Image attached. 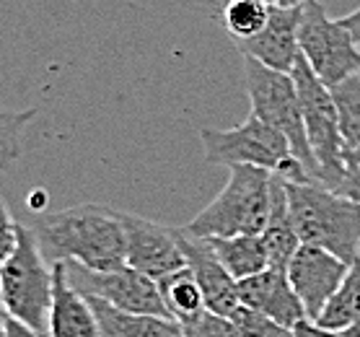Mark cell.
Returning a JSON list of instances; mask_svg holds the SVG:
<instances>
[{
  "mask_svg": "<svg viewBox=\"0 0 360 337\" xmlns=\"http://www.w3.org/2000/svg\"><path fill=\"white\" fill-rule=\"evenodd\" d=\"M41 252L55 262L107 272L127 262L122 213L107 205H73L41 215L34 229Z\"/></svg>",
  "mask_w": 360,
  "mask_h": 337,
  "instance_id": "6da1fadb",
  "label": "cell"
},
{
  "mask_svg": "<svg viewBox=\"0 0 360 337\" xmlns=\"http://www.w3.org/2000/svg\"><path fill=\"white\" fill-rule=\"evenodd\" d=\"M283 182L301 244L327 249L345 262L360 257V203L319 182Z\"/></svg>",
  "mask_w": 360,
  "mask_h": 337,
  "instance_id": "7a4b0ae2",
  "label": "cell"
},
{
  "mask_svg": "<svg viewBox=\"0 0 360 337\" xmlns=\"http://www.w3.org/2000/svg\"><path fill=\"white\" fill-rule=\"evenodd\" d=\"M229 182L200 213L187 223L197 239L262 234L270 218L275 174L257 166H229Z\"/></svg>",
  "mask_w": 360,
  "mask_h": 337,
  "instance_id": "3957f363",
  "label": "cell"
},
{
  "mask_svg": "<svg viewBox=\"0 0 360 337\" xmlns=\"http://www.w3.org/2000/svg\"><path fill=\"white\" fill-rule=\"evenodd\" d=\"M207 164L257 166L288 182H314L283 132L249 115L231 130H200Z\"/></svg>",
  "mask_w": 360,
  "mask_h": 337,
  "instance_id": "277c9868",
  "label": "cell"
},
{
  "mask_svg": "<svg viewBox=\"0 0 360 337\" xmlns=\"http://www.w3.org/2000/svg\"><path fill=\"white\" fill-rule=\"evenodd\" d=\"M0 293L13 319L47 332L52 304V267L44 260L34 229L18 223L16 247L0 265Z\"/></svg>",
  "mask_w": 360,
  "mask_h": 337,
  "instance_id": "5b68a950",
  "label": "cell"
},
{
  "mask_svg": "<svg viewBox=\"0 0 360 337\" xmlns=\"http://www.w3.org/2000/svg\"><path fill=\"white\" fill-rule=\"evenodd\" d=\"M290 75H293L298 99H301L303 130H306L314 161H316L319 184L340 192L345 179V143L340 135V120H337L332 91L316 78L303 55L298 58Z\"/></svg>",
  "mask_w": 360,
  "mask_h": 337,
  "instance_id": "8992f818",
  "label": "cell"
},
{
  "mask_svg": "<svg viewBox=\"0 0 360 337\" xmlns=\"http://www.w3.org/2000/svg\"><path fill=\"white\" fill-rule=\"evenodd\" d=\"M244 86L249 104H252V115L259 117L262 122H267L278 132H283L293 153L306 166L309 177L314 182H319L316 161H314L311 148H309L306 130H303L301 99H298L293 75L264 68L262 63L244 55Z\"/></svg>",
  "mask_w": 360,
  "mask_h": 337,
  "instance_id": "52a82bcc",
  "label": "cell"
},
{
  "mask_svg": "<svg viewBox=\"0 0 360 337\" xmlns=\"http://www.w3.org/2000/svg\"><path fill=\"white\" fill-rule=\"evenodd\" d=\"M301 55L327 89L360 73V47L340 18H329L321 0L303 6L298 29Z\"/></svg>",
  "mask_w": 360,
  "mask_h": 337,
  "instance_id": "ba28073f",
  "label": "cell"
},
{
  "mask_svg": "<svg viewBox=\"0 0 360 337\" xmlns=\"http://www.w3.org/2000/svg\"><path fill=\"white\" fill-rule=\"evenodd\" d=\"M73 283L86 296L101 298V301H107L109 306H115L120 312L172 317L164 296H161L158 280H153L146 272L135 270L127 262L122 267H115V270L107 272H94L81 267V272L75 275Z\"/></svg>",
  "mask_w": 360,
  "mask_h": 337,
  "instance_id": "9c48e42d",
  "label": "cell"
},
{
  "mask_svg": "<svg viewBox=\"0 0 360 337\" xmlns=\"http://www.w3.org/2000/svg\"><path fill=\"white\" fill-rule=\"evenodd\" d=\"M122 223L124 241H127V265H132L135 270L146 272L153 280H161L187 267L176 229L132 213H122Z\"/></svg>",
  "mask_w": 360,
  "mask_h": 337,
  "instance_id": "30bf717a",
  "label": "cell"
},
{
  "mask_svg": "<svg viewBox=\"0 0 360 337\" xmlns=\"http://www.w3.org/2000/svg\"><path fill=\"white\" fill-rule=\"evenodd\" d=\"M347 265L350 262L340 260V257L327 252V249L311 247V244H301L298 247L293 260L288 262L285 272L293 291L301 298L309 319H319V314L324 312L327 301L335 296V291L342 283Z\"/></svg>",
  "mask_w": 360,
  "mask_h": 337,
  "instance_id": "8fae6325",
  "label": "cell"
},
{
  "mask_svg": "<svg viewBox=\"0 0 360 337\" xmlns=\"http://www.w3.org/2000/svg\"><path fill=\"white\" fill-rule=\"evenodd\" d=\"M303 6L295 8H270L267 24L257 37L246 42H236L241 55L262 63L264 68L290 73L301 58V44H298V29H301Z\"/></svg>",
  "mask_w": 360,
  "mask_h": 337,
  "instance_id": "7c38bea8",
  "label": "cell"
},
{
  "mask_svg": "<svg viewBox=\"0 0 360 337\" xmlns=\"http://www.w3.org/2000/svg\"><path fill=\"white\" fill-rule=\"evenodd\" d=\"M176 231H179L181 255H184L187 267L192 270L197 286L202 291L207 312H215L221 314V317H231L238 309V304H241V298H238V283L218 262V257L213 255V249H210V244L205 239L192 236L184 229H176Z\"/></svg>",
  "mask_w": 360,
  "mask_h": 337,
  "instance_id": "4fadbf2b",
  "label": "cell"
},
{
  "mask_svg": "<svg viewBox=\"0 0 360 337\" xmlns=\"http://www.w3.org/2000/svg\"><path fill=\"white\" fill-rule=\"evenodd\" d=\"M49 337H101L96 312L89 296L70 280L68 262L52 265V304L47 319Z\"/></svg>",
  "mask_w": 360,
  "mask_h": 337,
  "instance_id": "5bb4252c",
  "label": "cell"
},
{
  "mask_svg": "<svg viewBox=\"0 0 360 337\" xmlns=\"http://www.w3.org/2000/svg\"><path fill=\"white\" fill-rule=\"evenodd\" d=\"M238 298L244 306L290 329L301 319H309L301 298L288 280L285 267H267V270L257 272L252 278L238 280Z\"/></svg>",
  "mask_w": 360,
  "mask_h": 337,
  "instance_id": "9a60e30c",
  "label": "cell"
},
{
  "mask_svg": "<svg viewBox=\"0 0 360 337\" xmlns=\"http://www.w3.org/2000/svg\"><path fill=\"white\" fill-rule=\"evenodd\" d=\"M96 312L101 337H181L179 322L156 314H130L109 306L101 298L89 296Z\"/></svg>",
  "mask_w": 360,
  "mask_h": 337,
  "instance_id": "2e32d148",
  "label": "cell"
},
{
  "mask_svg": "<svg viewBox=\"0 0 360 337\" xmlns=\"http://www.w3.org/2000/svg\"><path fill=\"white\" fill-rule=\"evenodd\" d=\"M213 255L218 257V262L229 270L233 280L252 278L257 272H262L270 267V255L259 234H241V236H215L205 239Z\"/></svg>",
  "mask_w": 360,
  "mask_h": 337,
  "instance_id": "e0dca14e",
  "label": "cell"
},
{
  "mask_svg": "<svg viewBox=\"0 0 360 337\" xmlns=\"http://www.w3.org/2000/svg\"><path fill=\"white\" fill-rule=\"evenodd\" d=\"M270 255V267H288L293 255L301 247V239L295 234V226L290 221V210H288V195H285V182L275 177L272 179V205L267 226L259 234Z\"/></svg>",
  "mask_w": 360,
  "mask_h": 337,
  "instance_id": "ac0fdd59",
  "label": "cell"
},
{
  "mask_svg": "<svg viewBox=\"0 0 360 337\" xmlns=\"http://www.w3.org/2000/svg\"><path fill=\"white\" fill-rule=\"evenodd\" d=\"M360 319V257H355L347 265L342 283L335 291V296L329 298L324 312L319 314V324L329 329H345L350 327L352 322Z\"/></svg>",
  "mask_w": 360,
  "mask_h": 337,
  "instance_id": "d6986e66",
  "label": "cell"
},
{
  "mask_svg": "<svg viewBox=\"0 0 360 337\" xmlns=\"http://www.w3.org/2000/svg\"><path fill=\"white\" fill-rule=\"evenodd\" d=\"M158 288H161V296H164L172 317L179 322V324L192 322L195 317L207 312L202 291H200V286H197V280L189 267H181V270L161 278L158 280Z\"/></svg>",
  "mask_w": 360,
  "mask_h": 337,
  "instance_id": "ffe728a7",
  "label": "cell"
},
{
  "mask_svg": "<svg viewBox=\"0 0 360 337\" xmlns=\"http://www.w3.org/2000/svg\"><path fill=\"white\" fill-rule=\"evenodd\" d=\"M332 99L340 120V135H342L345 151L360 148V73L345 78L342 83L332 86Z\"/></svg>",
  "mask_w": 360,
  "mask_h": 337,
  "instance_id": "44dd1931",
  "label": "cell"
},
{
  "mask_svg": "<svg viewBox=\"0 0 360 337\" xmlns=\"http://www.w3.org/2000/svg\"><path fill=\"white\" fill-rule=\"evenodd\" d=\"M270 16V6L262 0H229L223 8V26L236 42H246L262 32Z\"/></svg>",
  "mask_w": 360,
  "mask_h": 337,
  "instance_id": "7402d4cb",
  "label": "cell"
},
{
  "mask_svg": "<svg viewBox=\"0 0 360 337\" xmlns=\"http://www.w3.org/2000/svg\"><path fill=\"white\" fill-rule=\"evenodd\" d=\"M34 117L37 109H24V112L0 109V169H8L13 161H18L24 148V132Z\"/></svg>",
  "mask_w": 360,
  "mask_h": 337,
  "instance_id": "603a6c76",
  "label": "cell"
},
{
  "mask_svg": "<svg viewBox=\"0 0 360 337\" xmlns=\"http://www.w3.org/2000/svg\"><path fill=\"white\" fill-rule=\"evenodd\" d=\"M233 324L238 327V332L244 337H295L293 329L280 324V322L264 317V314L254 312L249 306L238 304V309L231 314Z\"/></svg>",
  "mask_w": 360,
  "mask_h": 337,
  "instance_id": "cb8c5ba5",
  "label": "cell"
},
{
  "mask_svg": "<svg viewBox=\"0 0 360 337\" xmlns=\"http://www.w3.org/2000/svg\"><path fill=\"white\" fill-rule=\"evenodd\" d=\"M179 327L181 337H244L231 317H221L215 312H202L200 317L184 322Z\"/></svg>",
  "mask_w": 360,
  "mask_h": 337,
  "instance_id": "d4e9b609",
  "label": "cell"
},
{
  "mask_svg": "<svg viewBox=\"0 0 360 337\" xmlns=\"http://www.w3.org/2000/svg\"><path fill=\"white\" fill-rule=\"evenodd\" d=\"M340 195L360 203V148L345 151V179Z\"/></svg>",
  "mask_w": 360,
  "mask_h": 337,
  "instance_id": "484cf974",
  "label": "cell"
},
{
  "mask_svg": "<svg viewBox=\"0 0 360 337\" xmlns=\"http://www.w3.org/2000/svg\"><path fill=\"white\" fill-rule=\"evenodd\" d=\"M16 229H18V223L13 221V215H11L6 200L0 198V265L6 262V257L16 247Z\"/></svg>",
  "mask_w": 360,
  "mask_h": 337,
  "instance_id": "4316f807",
  "label": "cell"
},
{
  "mask_svg": "<svg viewBox=\"0 0 360 337\" xmlns=\"http://www.w3.org/2000/svg\"><path fill=\"white\" fill-rule=\"evenodd\" d=\"M293 335L295 337H345V332H340V329L321 327L319 322H314V319H301L293 327Z\"/></svg>",
  "mask_w": 360,
  "mask_h": 337,
  "instance_id": "83f0119b",
  "label": "cell"
},
{
  "mask_svg": "<svg viewBox=\"0 0 360 337\" xmlns=\"http://www.w3.org/2000/svg\"><path fill=\"white\" fill-rule=\"evenodd\" d=\"M6 337H49V335L47 332H37L29 324H24V322L8 317V322H6Z\"/></svg>",
  "mask_w": 360,
  "mask_h": 337,
  "instance_id": "f1b7e54d",
  "label": "cell"
},
{
  "mask_svg": "<svg viewBox=\"0 0 360 337\" xmlns=\"http://www.w3.org/2000/svg\"><path fill=\"white\" fill-rule=\"evenodd\" d=\"M340 21H342L345 29H347V32H350L352 37H355V42L360 44V6L355 11H352V13H347V16L340 18Z\"/></svg>",
  "mask_w": 360,
  "mask_h": 337,
  "instance_id": "f546056e",
  "label": "cell"
},
{
  "mask_svg": "<svg viewBox=\"0 0 360 337\" xmlns=\"http://www.w3.org/2000/svg\"><path fill=\"white\" fill-rule=\"evenodd\" d=\"M270 8H295V6H306L309 0H262Z\"/></svg>",
  "mask_w": 360,
  "mask_h": 337,
  "instance_id": "4dcf8cb0",
  "label": "cell"
},
{
  "mask_svg": "<svg viewBox=\"0 0 360 337\" xmlns=\"http://www.w3.org/2000/svg\"><path fill=\"white\" fill-rule=\"evenodd\" d=\"M8 309H6V301H3V293H0V337H6V322H8Z\"/></svg>",
  "mask_w": 360,
  "mask_h": 337,
  "instance_id": "1f68e13d",
  "label": "cell"
},
{
  "mask_svg": "<svg viewBox=\"0 0 360 337\" xmlns=\"http://www.w3.org/2000/svg\"><path fill=\"white\" fill-rule=\"evenodd\" d=\"M345 337H360V319H358V322H352L350 327L345 329Z\"/></svg>",
  "mask_w": 360,
  "mask_h": 337,
  "instance_id": "d6a6232c",
  "label": "cell"
}]
</instances>
